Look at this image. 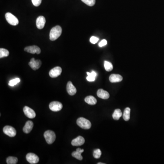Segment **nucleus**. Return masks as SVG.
Instances as JSON below:
<instances>
[{
  "instance_id": "nucleus-1",
  "label": "nucleus",
  "mask_w": 164,
  "mask_h": 164,
  "mask_svg": "<svg viewBox=\"0 0 164 164\" xmlns=\"http://www.w3.org/2000/svg\"><path fill=\"white\" fill-rule=\"evenodd\" d=\"M62 29L59 26H56L52 28L50 32L49 38L51 41H54L61 35Z\"/></svg>"
},
{
  "instance_id": "nucleus-2",
  "label": "nucleus",
  "mask_w": 164,
  "mask_h": 164,
  "mask_svg": "<svg viewBox=\"0 0 164 164\" xmlns=\"http://www.w3.org/2000/svg\"><path fill=\"white\" fill-rule=\"evenodd\" d=\"M77 124L80 127L84 130H88L91 127V123L90 121L83 117L78 119Z\"/></svg>"
},
{
  "instance_id": "nucleus-3",
  "label": "nucleus",
  "mask_w": 164,
  "mask_h": 164,
  "mask_svg": "<svg viewBox=\"0 0 164 164\" xmlns=\"http://www.w3.org/2000/svg\"><path fill=\"white\" fill-rule=\"evenodd\" d=\"M44 137L47 143L50 144H52L55 141L56 138L54 132L50 130H47L45 132Z\"/></svg>"
},
{
  "instance_id": "nucleus-4",
  "label": "nucleus",
  "mask_w": 164,
  "mask_h": 164,
  "mask_svg": "<svg viewBox=\"0 0 164 164\" xmlns=\"http://www.w3.org/2000/svg\"><path fill=\"white\" fill-rule=\"evenodd\" d=\"M5 18L7 22L12 26H17L19 23V21L15 16L11 13L7 12L5 15Z\"/></svg>"
},
{
  "instance_id": "nucleus-5",
  "label": "nucleus",
  "mask_w": 164,
  "mask_h": 164,
  "mask_svg": "<svg viewBox=\"0 0 164 164\" xmlns=\"http://www.w3.org/2000/svg\"><path fill=\"white\" fill-rule=\"evenodd\" d=\"M3 131L5 134L11 137H14L17 134V131L15 129L11 126H5L3 128Z\"/></svg>"
},
{
  "instance_id": "nucleus-6",
  "label": "nucleus",
  "mask_w": 164,
  "mask_h": 164,
  "mask_svg": "<svg viewBox=\"0 0 164 164\" xmlns=\"http://www.w3.org/2000/svg\"><path fill=\"white\" fill-rule=\"evenodd\" d=\"M26 159L29 163L31 164H37L39 161L38 155L34 153H28L26 155Z\"/></svg>"
},
{
  "instance_id": "nucleus-7",
  "label": "nucleus",
  "mask_w": 164,
  "mask_h": 164,
  "mask_svg": "<svg viewBox=\"0 0 164 164\" xmlns=\"http://www.w3.org/2000/svg\"><path fill=\"white\" fill-rule=\"evenodd\" d=\"M50 109L54 112L60 111L63 108V105L61 103L58 101H53L49 105Z\"/></svg>"
},
{
  "instance_id": "nucleus-8",
  "label": "nucleus",
  "mask_w": 164,
  "mask_h": 164,
  "mask_svg": "<svg viewBox=\"0 0 164 164\" xmlns=\"http://www.w3.org/2000/svg\"><path fill=\"white\" fill-rule=\"evenodd\" d=\"M62 70L60 67H56L50 71L49 75L52 78H55L61 75Z\"/></svg>"
},
{
  "instance_id": "nucleus-9",
  "label": "nucleus",
  "mask_w": 164,
  "mask_h": 164,
  "mask_svg": "<svg viewBox=\"0 0 164 164\" xmlns=\"http://www.w3.org/2000/svg\"><path fill=\"white\" fill-rule=\"evenodd\" d=\"M42 65V62L40 60H35L34 58L31 59L29 63V65L34 70H36L40 68Z\"/></svg>"
},
{
  "instance_id": "nucleus-10",
  "label": "nucleus",
  "mask_w": 164,
  "mask_h": 164,
  "mask_svg": "<svg viewBox=\"0 0 164 164\" xmlns=\"http://www.w3.org/2000/svg\"><path fill=\"white\" fill-rule=\"evenodd\" d=\"M24 51L32 54H40L41 52V49L38 47L36 46H31L26 47L24 49Z\"/></svg>"
},
{
  "instance_id": "nucleus-11",
  "label": "nucleus",
  "mask_w": 164,
  "mask_h": 164,
  "mask_svg": "<svg viewBox=\"0 0 164 164\" xmlns=\"http://www.w3.org/2000/svg\"><path fill=\"white\" fill-rule=\"evenodd\" d=\"M23 112L26 117L30 119H33L36 117V115L34 110L28 106H25L24 107Z\"/></svg>"
},
{
  "instance_id": "nucleus-12",
  "label": "nucleus",
  "mask_w": 164,
  "mask_h": 164,
  "mask_svg": "<svg viewBox=\"0 0 164 164\" xmlns=\"http://www.w3.org/2000/svg\"><path fill=\"white\" fill-rule=\"evenodd\" d=\"M85 142V140L81 136H78L77 138L74 139L71 142V144L74 146H79L83 145Z\"/></svg>"
},
{
  "instance_id": "nucleus-13",
  "label": "nucleus",
  "mask_w": 164,
  "mask_h": 164,
  "mask_svg": "<svg viewBox=\"0 0 164 164\" xmlns=\"http://www.w3.org/2000/svg\"><path fill=\"white\" fill-rule=\"evenodd\" d=\"M46 23L45 18L43 16H39L37 18L36 20V27L39 29H42L44 28Z\"/></svg>"
},
{
  "instance_id": "nucleus-14",
  "label": "nucleus",
  "mask_w": 164,
  "mask_h": 164,
  "mask_svg": "<svg viewBox=\"0 0 164 164\" xmlns=\"http://www.w3.org/2000/svg\"><path fill=\"white\" fill-rule=\"evenodd\" d=\"M67 93L72 96L75 95L77 92V89L73 85L72 82L71 81L68 82L67 84Z\"/></svg>"
},
{
  "instance_id": "nucleus-15",
  "label": "nucleus",
  "mask_w": 164,
  "mask_h": 164,
  "mask_svg": "<svg viewBox=\"0 0 164 164\" xmlns=\"http://www.w3.org/2000/svg\"><path fill=\"white\" fill-rule=\"evenodd\" d=\"M97 96L100 98L107 99L109 98V94L108 92L104 90V89H99L97 92Z\"/></svg>"
},
{
  "instance_id": "nucleus-16",
  "label": "nucleus",
  "mask_w": 164,
  "mask_h": 164,
  "mask_svg": "<svg viewBox=\"0 0 164 164\" xmlns=\"http://www.w3.org/2000/svg\"><path fill=\"white\" fill-rule=\"evenodd\" d=\"M33 122L32 121H28L26 123L25 125L23 128V132L26 134H29L32 130L33 127Z\"/></svg>"
},
{
  "instance_id": "nucleus-17",
  "label": "nucleus",
  "mask_w": 164,
  "mask_h": 164,
  "mask_svg": "<svg viewBox=\"0 0 164 164\" xmlns=\"http://www.w3.org/2000/svg\"><path fill=\"white\" fill-rule=\"evenodd\" d=\"M109 81L111 83H118L120 82L123 80V77L120 75L112 74L109 76Z\"/></svg>"
},
{
  "instance_id": "nucleus-18",
  "label": "nucleus",
  "mask_w": 164,
  "mask_h": 164,
  "mask_svg": "<svg viewBox=\"0 0 164 164\" xmlns=\"http://www.w3.org/2000/svg\"><path fill=\"white\" fill-rule=\"evenodd\" d=\"M84 149H81L80 148H78L76 151H74L72 153V155L75 158L79 161L83 160V157L82 156V153L84 152Z\"/></svg>"
},
{
  "instance_id": "nucleus-19",
  "label": "nucleus",
  "mask_w": 164,
  "mask_h": 164,
  "mask_svg": "<svg viewBox=\"0 0 164 164\" xmlns=\"http://www.w3.org/2000/svg\"><path fill=\"white\" fill-rule=\"evenodd\" d=\"M85 102L89 105H95L97 103L96 98L92 96H88L85 98Z\"/></svg>"
},
{
  "instance_id": "nucleus-20",
  "label": "nucleus",
  "mask_w": 164,
  "mask_h": 164,
  "mask_svg": "<svg viewBox=\"0 0 164 164\" xmlns=\"http://www.w3.org/2000/svg\"><path fill=\"white\" fill-rule=\"evenodd\" d=\"M87 75L88 76L87 77V80L89 82H94L95 80L96 76H97V73L94 71H92L91 73H89V72H87Z\"/></svg>"
},
{
  "instance_id": "nucleus-21",
  "label": "nucleus",
  "mask_w": 164,
  "mask_h": 164,
  "mask_svg": "<svg viewBox=\"0 0 164 164\" xmlns=\"http://www.w3.org/2000/svg\"><path fill=\"white\" fill-rule=\"evenodd\" d=\"M130 109L129 107L126 108L125 109L123 115V117L125 121H128L130 119Z\"/></svg>"
},
{
  "instance_id": "nucleus-22",
  "label": "nucleus",
  "mask_w": 164,
  "mask_h": 164,
  "mask_svg": "<svg viewBox=\"0 0 164 164\" xmlns=\"http://www.w3.org/2000/svg\"><path fill=\"white\" fill-rule=\"evenodd\" d=\"M122 115V113L121 110L119 109H116L115 110V111L113 114V118L115 120H119L120 117Z\"/></svg>"
},
{
  "instance_id": "nucleus-23",
  "label": "nucleus",
  "mask_w": 164,
  "mask_h": 164,
  "mask_svg": "<svg viewBox=\"0 0 164 164\" xmlns=\"http://www.w3.org/2000/svg\"><path fill=\"white\" fill-rule=\"evenodd\" d=\"M104 67H105V70L108 72H110L112 70L113 68V66L111 63L107 61H105L104 62Z\"/></svg>"
},
{
  "instance_id": "nucleus-24",
  "label": "nucleus",
  "mask_w": 164,
  "mask_h": 164,
  "mask_svg": "<svg viewBox=\"0 0 164 164\" xmlns=\"http://www.w3.org/2000/svg\"><path fill=\"white\" fill-rule=\"evenodd\" d=\"M18 162V159L17 157H9L7 158V163L8 164H16Z\"/></svg>"
},
{
  "instance_id": "nucleus-25",
  "label": "nucleus",
  "mask_w": 164,
  "mask_h": 164,
  "mask_svg": "<svg viewBox=\"0 0 164 164\" xmlns=\"http://www.w3.org/2000/svg\"><path fill=\"white\" fill-rule=\"evenodd\" d=\"M9 55V51L4 49H0V57L1 59L3 57H7Z\"/></svg>"
},
{
  "instance_id": "nucleus-26",
  "label": "nucleus",
  "mask_w": 164,
  "mask_h": 164,
  "mask_svg": "<svg viewBox=\"0 0 164 164\" xmlns=\"http://www.w3.org/2000/svg\"><path fill=\"white\" fill-rule=\"evenodd\" d=\"M101 151H100V150L99 149H96L94 151L93 156L95 158L99 159L101 157Z\"/></svg>"
},
{
  "instance_id": "nucleus-27",
  "label": "nucleus",
  "mask_w": 164,
  "mask_h": 164,
  "mask_svg": "<svg viewBox=\"0 0 164 164\" xmlns=\"http://www.w3.org/2000/svg\"><path fill=\"white\" fill-rule=\"evenodd\" d=\"M82 1L86 4L88 6L92 7L95 4V0H81Z\"/></svg>"
},
{
  "instance_id": "nucleus-28",
  "label": "nucleus",
  "mask_w": 164,
  "mask_h": 164,
  "mask_svg": "<svg viewBox=\"0 0 164 164\" xmlns=\"http://www.w3.org/2000/svg\"><path fill=\"white\" fill-rule=\"evenodd\" d=\"M20 82V79L19 78H16L14 79H12L9 81V85L11 86H14L16 85L17 84L19 83Z\"/></svg>"
},
{
  "instance_id": "nucleus-29",
  "label": "nucleus",
  "mask_w": 164,
  "mask_h": 164,
  "mask_svg": "<svg viewBox=\"0 0 164 164\" xmlns=\"http://www.w3.org/2000/svg\"><path fill=\"white\" fill-rule=\"evenodd\" d=\"M42 0H32V4L35 7H38L40 5L42 2Z\"/></svg>"
},
{
  "instance_id": "nucleus-30",
  "label": "nucleus",
  "mask_w": 164,
  "mask_h": 164,
  "mask_svg": "<svg viewBox=\"0 0 164 164\" xmlns=\"http://www.w3.org/2000/svg\"><path fill=\"white\" fill-rule=\"evenodd\" d=\"M99 39L97 38L96 36H92L90 39V42L92 44H95L98 42Z\"/></svg>"
},
{
  "instance_id": "nucleus-31",
  "label": "nucleus",
  "mask_w": 164,
  "mask_h": 164,
  "mask_svg": "<svg viewBox=\"0 0 164 164\" xmlns=\"http://www.w3.org/2000/svg\"><path fill=\"white\" fill-rule=\"evenodd\" d=\"M107 42L106 40L103 39L99 43V45L100 47H102L105 46L106 45H107Z\"/></svg>"
},
{
  "instance_id": "nucleus-32",
  "label": "nucleus",
  "mask_w": 164,
  "mask_h": 164,
  "mask_svg": "<svg viewBox=\"0 0 164 164\" xmlns=\"http://www.w3.org/2000/svg\"><path fill=\"white\" fill-rule=\"evenodd\" d=\"M98 164H105V163H101V162H99V163H98Z\"/></svg>"
}]
</instances>
